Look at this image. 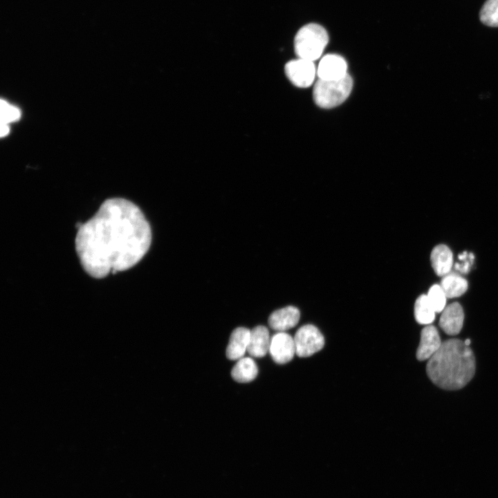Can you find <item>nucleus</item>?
I'll use <instances>...</instances> for the list:
<instances>
[{
  "label": "nucleus",
  "instance_id": "nucleus-14",
  "mask_svg": "<svg viewBox=\"0 0 498 498\" xmlns=\"http://www.w3.org/2000/svg\"><path fill=\"white\" fill-rule=\"evenodd\" d=\"M430 260L437 275L443 277L450 273L453 266V255L447 246L439 244L435 246L431 252Z\"/></svg>",
  "mask_w": 498,
  "mask_h": 498
},
{
  "label": "nucleus",
  "instance_id": "nucleus-11",
  "mask_svg": "<svg viewBox=\"0 0 498 498\" xmlns=\"http://www.w3.org/2000/svg\"><path fill=\"white\" fill-rule=\"evenodd\" d=\"M299 317V309L288 306L272 313L268 318V324L273 329L284 332L296 326Z\"/></svg>",
  "mask_w": 498,
  "mask_h": 498
},
{
  "label": "nucleus",
  "instance_id": "nucleus-22",
  "mask_svg": "<svg viewBox=\"0 0 498 498\" xmlns=\"http://www.w3.org/2000/svg\"><path fill=\"white\" fill-rule=\"evenodd\" d=\"M10 132V126L8 124L0 123L1 137L6 136Z\"/></svg>",
  "mask_w": 498,
  "mask_h": 498
},
{
  "label": "nucleus",
  "instance_id": "nucleus-6",
  "mask_svg": "<svg viewBox=\"0 0 498 498\" xmlns=\"http://www.w3.org/2000/svg\"><path fill=\"white\" fill-rule=\"evenodd\" d=\"M284 70L288 80L299 88L310 86L317 74L313 62L299 57L287 62Z\"/></svg>",
  "mask_w": 498,
  "mask_h": 498
},
{
  "label": "nucleus",
  "instance_id": "nucleus-8",
  "mask_svg": "<svg viewBox=\"0 0 498 498\" xmlns=\"http://www.w3.org/2000/svg\"><path fill=\"white\" fill-rule=\"evenodd\" d=\"M347 74V64L345 59L336 54H328L324 56L317 68L319 79L324 80H339Z\"/></svg>",
  "mask_w": 498,
  "mask_h": 498
},
{
  "label": "nucleus",
  "instance_id": "nucleus-13",
  "mask_svg": "<svg viewBox=\"0 0 498 498\" xmlns=\"http://www.w3.org/2000/svg\"><path fill=\"white\" fill-rule=\"evenodd\" d=\"M270 338L268 329L264 326H257L250 331L247 351L251 356L261 358L268 351L270 344Z\"/></svg>",
  "mask_w": 498,
  "mask_h": 498
},
{
  "label": "nucleus",
  "instance_id": "nucleus-17",
  "mask_svg": "<svg viewBox=\"0 0 498 498\" xmlns=\"http://www.w3.org/2000/svg\"><path fill=\"white\" fill-rule=\"evenodd\" d=\"M435 313L427 295H421L416 299L414 304V317L418 323L431 324L435 319Z\"/></svg>",
  "mask_w": 498,
  "mask_h": 498
},
{
  "label": "nucleus",
  "instance_id": "nucleus-23",
  "mask_svg": "<svg viewBox=\"0 0 498 498\" xmlns=\"http://www.w3.org/2000/svg\"><path fill=\"white\" fill-rule=\"evenodd\" d=\"M470 342H471V341H470V339H466V340L464 341L465 344L466 346H468V347H469Z\"/></svg>",
  "mask_w": 498,
  "mask_h": 498
},
{
  "label": "nucleus",
  "instance_id": "nucleus-15",
  "mask_svg": "<svg viewBox=\"0 0 498 498\" xmlns=\"http://www.w3.org/2000/svg\"><path fill=\"white\" fill-rule=\"evenodd\" d=\"M258 374L255 362L250 358H241L232 369V378L239 382H248L253 380Z\"/></svg>",
  "mask_w": 498,
  "mask_h": 498
},
{
  "label": "nucleus",
  "instance_id": "nucleus-3",
  "mask_svg": "<svg viewBox=\"0 0 498 498\" xmlns=\"http://www.w3.org/2000/svg\"><path fill=\"white\" fill-rule=\"evenodd\" d=\"M328 42L329 35L324 27L308 24L302 27L295 37V52L299 58L313 62L320 57Z\"/></svg>",
  "mask_w": 498,
  "mask_h": 498
},
{
  "label": "nucleus",
  "instance_id": "nucleus-1",
  "mask_svg": "<svg viewBox=\"0 0 498 498\" xmlns=\"http://www.w3.org/2000/svg\"><path fill=\"white\" fill-rule=\"evenodd\" d=\"M151 241V228L140 208L127 199L113 198L77 228L75 245L84 270L101 279L135 266Z\"/></svg>",
  "mask_w": 498,
  "mask_h": 498
},
{
  "label": "nucleus",
  "instance_id": "nucleus-12",
  "mask_svg": "<svg viewBox=\"0 0 498 498\" xmlns=\"http://www.w3.org/2000/svg\"><path fill=\"white\" fill-rule=\"evenodd\" d=\"M250 331L245 327H238L231 333L226 356L230 360H239L248 350Z\"/></svg>",
  "mask_w": 498,
  "mask_h": 498
},
{
  "label": "nucleus",
  "instance_id": "nucleus-20",
  "mask_svg": "<svg viewBox=\"0 0 498 498\" xmlns=\"http://www.w3.org/2000/svg\"><path fill=\"white\" fill-rule=\"evenodd\" d=\"M21 111L14 105H12L6 100H1L0 103V123L10 124V123L18 120L21 117Z\"/></svg>",
  "mask_w": 498,
  "mask_h": 498
},
{
  "label": "nucleus",
  "instance_id": "nucleus-7",
  "mask_svg": "<svg viewBox=\"0 0 498 498\" xmlns=\"http://www.w3.org/2000/svg\"><path fill=\"white\" fill-rule=\"evenodd\" d=\"M269 352L277 364H286L296 354L294 338L284 332L275 334L270 339Z\"/></svg>",
  "mask_w": 498,
  "mask_h": 498
},
{
  "label": "nucleus",
  "instance_id": "nucleus-18",
  "mask_svg": "<svg viewBox=\"0 0 498 498\" xmlns=\"http://www.w3.org/2000/svg\"><path fill=\"white\" fill-rule=\"evenodd\" d=\"M481 21L490 27H498V0H486L480 12Z\"/></svg>",
  "mask_w": 498,
  "mask_h": 498
},
{
  "label": "nucleus",
  "instance_id": "nucleus-19",
  "mask_svg": "<svg viewBox=\"0 0 498 498\" xmlns=\"http://www.w3.org/2000/svg\"><path fill=\"white\" fill-rule=\"evenodd\" d=\"M427 299L436 313H441L446 306L447 297L439 284L432 286L427 294Z\"/></svg>",
  "mask_w": 498,
  "mask_h": 498
},
{
  "label": "nucleus",
  "instance_id": "nucleus-2",
  "mask_svg": "<svg viewBox=\"0 0 498 498\" xmlns=\"http://www.w3.org/2000/svg\"><path fill=\"white\" fill-rule=\"evenodd\" d=\"M428 377L438 387L456 390L466 385L474 375L475 358L471 349L459 339H450L428 360Z\"/></svg>",
  "mask_w": 498,
  "mask_h": 498
},
{
  "label": "nucleus",
  "instance_id": "nucleus-10",
  "mask_svg": "<svg viewBox=\"0 0 498 498\" xmlns=\"http://www.w3.org/2000/svg\"><path fill=\"white\" fill-rule=\"evenodd\" d=\"M442 342L437 329L428 325L421 333V341L416 351L418 360H429L441 347Z\"/></svg>",
  "mask_w": 498,
  "mask_h": 498
},
{
  "label": "nucleus",
  "instance_id": "nucleus-5",
  "mask_svg": "<svg viewBox=\"0 0 498 498\" xmlns=\"http://www.w3.org/2000/svg\"><path fill=\"white\" fill-rule=\"evenodd\" d=\"M296 355L306 358L320 351L324 345V336L319 329L312 325L302 326L294 336Z\"/></svg>",
  "mask_w": 498,
  "mask_h": 498
},
{
  "label": "nucleus",
  "instance_id": "nucleus-4",
  "mask_svg": "<svg viewBox=\"0 0 498 498\" xmlns=\"http://www.w3.org/2000/svg\"><path fill=\"white\" fill-rule=\"evenodd\" d=\"M352 87L353 80L349 74L335 80L318 79L313 88V99L321 108H333L346 100Z\"/></svg>",
  "mask_w": 498,
  "mask_h": 498
},
{
  "label": "nucleus",
  "instance_id": "nucleus-21",
  "mask_svg": "<svg viewBox=\"0 0 498 498\" xmlns=\"http://www.w3.org/2000/svg\"><path fill=\"white\" fill-rule=\"evenodd\" d=\"M474 260V255L472 253L469 254V259H465V262L461 264H455L454 268L456 270L463 273H467L470 270V265L472 264Z\"/></svg>",
  "mask_w": 498,
  "mask_h": 498
},
{
  "label": "nucleus",
  "instance_id": "nucleus-16",
  "mask_svg": "<svg viewBox=\"0 0 498 498\" xmlns=\"http://www.w3.org/2000/svg\"><path fill=\"white\" fill-rule=\"evenodd\" d=\"M440 285L447 298L459 297L468 289L466 279L456 273H448L443 276Z\"/></svg>",
  "mask_w": 498,
  "mask_h": 498
},
{
  "label": "nucleus",
  "instance_id": "nucleus-9",
  "mask_svg": "<svg viewBox=\"0 0 498 498\" xmlns=\"http://www.w3.org/2000/svg\"><path fill=\"white\" fill-rule=\"evenodd\" d=\"M464 320L463 310L461 304L454 302L448 304L442 311L439 326L450 335H455L461 331Z\"/></svg>",
  "mask_w": 498,
  "mask_h": 498
}]
</instances>
